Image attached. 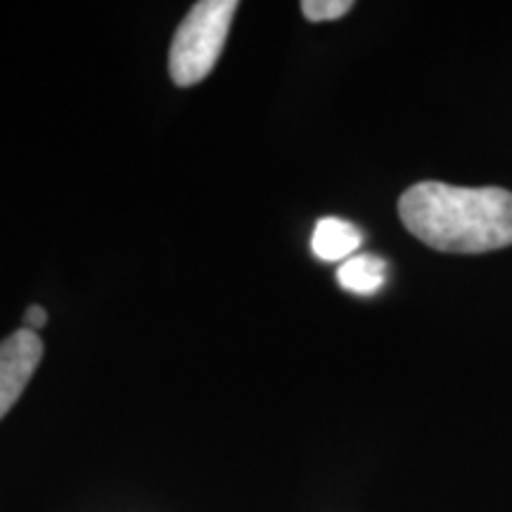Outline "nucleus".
<instances>
[{"label": "nucleus", "instance_id": "obj_3", "mask_svg": "<svg viewBox=\"0 0 512 512\" xmlns=\"http://www.w3.org/2000/svg\"><path fill=\"white\" fill-rule=\"evenodd\" d=\"M43 358V342L27 328L0 342V420L8 415L34 377Z\"/></svg>", "mask_w": 512, "mask_h": 512}, {"label": "nucleus", "instance_id": "obj_2", "mask_svg": "<svg viewBox=\"0 0 512 512\" xmlns=\"http://www.w3.org/2000/svg\"><path fill=\"white\" fill-rule=\"evenodd\" d=\"M240 5L235 0H202L178 24L169 50V74L176 86H195L207 79L226 46Z\"/></svg>", "mask_w": 512, "mask_h": 512}, {"label": "nucleus", "instance_id": "obj_1", "mask_svg": "<svg viewBox=\"0 0 512 512\" xmlns=\"http://www.w3.org/2000/svg\"><path fill=\"white\" fill-rule=\"evenodd\" d=\"M408 233L448 254H482L512 245V192L422 181L399 200Z\"/></svg>", "mask_w": 512, "mask_h": 512}, {"label": "nucleus", "instance_id": "obj_7", "mask_svg": "<svg viewBox=\"0 0 512 512\" xmlns=\"http://www.w3.org/2000/svg\"><path fill=\"white\" fill-rule=\"evenodd\" d=\"M46 323H48V311L43 309V306H29L27 313H24V328L31 332L46 328Z\"/></svg>", "mask_w": 512, "mask_h": 512}, {"label": "nucleus", "instance_id": "obj_5", "mask_svg": "<svg viewBox=\"0 0 512 512\" xmlns=\"http://www.w3.org/2000/svg\"><path fill=\"white\" fill-rule=\"evenodd\" d=\"M387 280V261L375 254H358L344 261L337 271V283L347 292L375 294Z\"/></svg>", "mask_w": 512, "mask_h": 512}, {"label": "nucleus", "instance_id": "obj_4", "mask_svg": "<svg viewBox=\"0 0 512 512\" xmlns=\"http://www.w3.org/2000/svg\"><path fill=\"white\" fill-rule=\"evenodd\" d=\"M363 235L354 223L335 219V216H328V219H320L313 228L311 238V249L318 259L323 261H347L358 252L361 247Z\"/></svg>", "mask_w": 512, "mask_h": 512}, {"label": "nucleus", "instance_id": "obj_6", "mask_svg": "<svg viewBox=\"0 0 512 512\" xmlns=\"http://www.w3.org/2000/svg\"><path fill=\"white\" fill-rule=\"evenodd\" d=\"M354 8L351 0H304L302 12L309 22H332Z\"/></svg>", "mask_w": 512, "mask_h": 512}]
</instances>
